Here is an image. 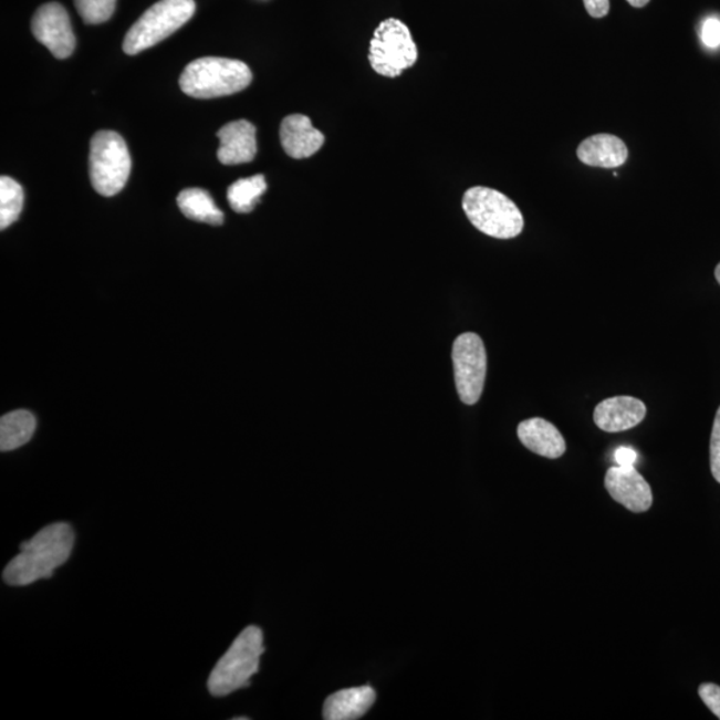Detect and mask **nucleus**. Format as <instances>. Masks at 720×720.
I'll return each mask as SVG.
<instances>
[{
  "mask_svg": "<svg viewBox=\"0 0 720 720\" xmlns=\"http://www.w3.org/2000/svg\"><path fill=\"white\" fill-rule=\"evenodd\" d=\"M74 542V530L69 523L48 525L22 543L21 553L6 566L3 581L10 586H29L51 578L54 570L67 562Z\"/></svg>",
  "mask_w": 720,
  "mask_h": 720,
  "instance_id": "obj_1",
  "label": "nucleus"
},
{
  "mask_svg": "<svg viewBox=\"0 0 720 720\" xmlns=\"http://www.w3.org/2000/svg\"><path fill=\"white\" fill-rule=\"evenodd\" d=\"M251 82L248 64L229 58L206 56L187 64L179 86L192 98L212 100L237 94Z\"/></svg>",
  "mask_w": 720,
  "mask_h": 720,
  "instance_id": "obj_2",
  "label": "nucleus"
},
{
  "mask_svg": "<svg viewBox=\"0 0 720 720\" xmlns=\"http://www.w3.org/2000/svg\"><path fill=\"white\" fill-rule=\"evenodd\" d=\"M264 653L263 633L257 626L244 628L233 644L219 659L209 678V690L213 697H226L244 689L255 676Z\"/></svg>",
  "mask_w": 720,
  "mask_h": 720,
  "instance_id": "obj_3",
  "label": "nucleus"
},
{
  "mask_svg": "<svg viewBox=\"0 0 720 720\" xmlns=\"http://www.w3.org/2000/svg\"><path fill=\"white\" fill-rule=\"evenodd\" d=\"M463 210L476 229L497 239H512L523 231L521 210L509 197L489 187H471L463 197Z\"/></svg>",
  "mask_w": 720,
  "mask_h": 720,
  "instance_id": "obj_4",
  "label": "nucleus"
},
{
  "mask_svg": "<svg viewBox=\"0 0 720 720\" xmlns=\"http://www.w3.org/2000/svg\"><path fill=\"white\" fill-rule=\"evenodd\" d=\"M196 9L194 0H160L132 25L123 42V50L128 55H136L165 41L190 21Z\"/></svg>",
  "mask_w": 720,
  "mask_h": 720,
  "instance_id": "obj_5",
  "label": "nucleus"
},
{
  "mask_svg": "<svg viewBox=\"0 0 720 720\" xmlns=\"http://www.w3.org/2000/svg\"><path fill=\"white\" fill-rule=\"evenodd\" d=\"M132 173V157L118 133L98 132L90 145V179L95 191L114 197L125 188Z\"/></svg>",
  "mask_w": 720,
  "mask_h": 720,
  "instance_id": "obj_6",
  "label": "nucleus"
},
{
  "mask_svg": "<svg viewBox=\"0 0 720 720\" xmlns=\"http://www.w3.org/2000/svg\"><path fill=\"white\" fill-rule=\"evenodd\" d=\"M369 63L375 73L397 77L418 61V48L410 30L399 19L383 21L369 43Z\"/></svg>",
  "mask_w": 720,
  "mask_h": 720,
  "instance_id": "obj_7",
  "label": "nucleus"
},
{
  "mask_svg": "<svg viewBox=\"0 0 720 720\" xmlns=\"http://www.w3.org/2000/svg\"><path fill=\"white\" fill-rule=\"evenodd\" d=\"M452 363L460 400L469 406L478 404L488 375V354L482 338L473 333L459 335L452 346Z\"/></svg>",
  "mask_w": 720,
  "mask_h": 720,
  "instance_id": "obj_8",
  "label": "nucleus"
},
{
  "mask_svg": "<svg viewBox=\"0 0 720 720\" xmlns=\"http://www.w3.org/2000/svg\"><path fill=\"white\" fill-rule=\"evenodd\" d=\"M31 29L36 41L44 44L58 60H66L74 53L75 34L67 11L61 3H45L38 9Z\"/></svg>",
  "mask_w": 720,
  "mask_h": 720,
  "instance_id": "obj_9",
  "label": "nucleus"
},
{
  "mask_svg": "<svg viewBox=\"0 0 720 720\" xmlns=\"http://www.w3.org/2000/svg\"><path fill=\"white\" fill-rule=\"evenodd\" d=\"M605 486L614 501L633 512H645L653 505V491L634 466H615L606 473Z\"/></svg>",
  "mask_w": 720,
  "mask_h": 720,
  "instance_id": "obj_10",
  "label": "nucleus"
},
{
  "mask_svg": "<svg viewBox=\"0 0 720 720\" xmlns=\"http://www.w3.org/2000/svg\"><path fill=\"white\" fill-rule=\"evenodd\" d=\"M220 146L218 159L226 166L250 164L254 160L257 147V128L249 121L227 123L219 129Z\"/></svg>",
  "mask_w": 720,
  "mask_h": 720,
  "instance_id": "obj_11",
  "label": "nucleus"
},
{
  "mask_svg": "<svg viewBox=\"0 0 720 720\" xmlns=\"http://www.w3.org/2000/svg\"><path fill=\"white\" fill-rule=\"evenodd\" d=\"M644 401L622 395L601 401L594 411L595 425L606 432H620L637 427L646 418Z\"/></svg>",
  "mask_w": 720,
  "mask_h": 720,
  "instance_id": "obj_12",
  "label": "nucleus"
},
{
  "mask_svg": "<svg viewBox=\"0 0 720 720\" xmlns=\"http://www.w3.org/2000/svg\"><path fill=\"white\" fill-rule=\"evenodd\" d=\"M281 143L289 157L304 159L321 150L324 135L313 127L309 116L294 114L282 122Z\"/></svg>",
  "mask_w": 720,
  "mask_h": 720,
  "instance_id": "obj_13",
  "label": "nucleus"
},
{
  "mask_svg": "<svg viewBox=\"0 0 720 720\" xmlns=\"http://www.w3.org/2000/svg\"><path fill=\"white\" fill-rule=\"evenodd\" d=\"M518 438L525 449L543 458L557 459L566 452V440L561 431L543 418L523 420L518 426Z\"/></svg>",
  "mask_w": 720,
  "mask_h": 720,
  "instance_id": "obj_14",
  "label": "nucleus"
},
{
  "mask_svg": "<svg viewBox=\"0 0 720 720\" xmlns=\"http://www.w3.org/2000/svg\"><path fill=\"white\" fill-rule=\"evenodd\" d=\"M576 155L586 166L615 168L626 164L628 148L618 136L596 134L581 143Z\"/></svg>",
  "mask_w": 720,
  "mask_h": 720,
  "instance_id": "obj_15",
  "label": "nucleus"
},
{
  "mask_svg": "<svg viewBox=\"0 0 720 720\" xmlns=\"http://www.w3.org/2000/svg\"><path fill=\"white\" fill-rule=\"evenodd\" d=\"M376 693L373 687H353L333 693L323 707V718L326 720H355L372 709Z\"/></svg>",
  "mask_w": 720,
  "mask_h": 720,
  "instance_id": "obj_16",
  "label": "nucleus"
},
{
  "mask_svg": "<svg viewBox=\"0 0 720 720\" xmlns=\"http://www.w3.org/2000/svg\"><path fill=\"white\" fill-rule=\"evenodd\" d=\"M178 206L188 219L212 226L223 223V212L218 209L210 194L202 188H187L181 191L178 196Z\"/></svg>",
  "mask_w": 720,
  "mask_h": 720,
  "instance_id": "obj_17",
  "label": "nucleus"
},
{
  "mask_svg": "<svg viewBox=\"0 0 720 720\" xmlns=\"http://www.w3.org/2000/svg\"><path fill=\"white\" fill-rule=\"evenodd\" d=\"M36 419L25 410L3 415L0 419V450L12 451L30 442L34 436Z\"/></svg>",
  "mask_w": 720,
  "mask_h": 720,
  "instance_id": "obj_18",
  "label": "nucleus"
},
{
  "mask_svg": "<svg viewBox=\"0 0 720 720\" xmlns=\"http://www.w3.org/2000/svg\"><path fill=\"white\" fill-rule=\"evenodd\" d=\"M265 190H268V184H265L263 175L259 174L232 184L227 191V199H229L233 211L248 213L255 209Z\"/></svg>",
  "mask_w": 720,
  "mask_h": 720,
  "instance_id": "obj_19",
  "label": "nucleus"
},
{
  "mask_svg": "<svg viewBox=\"0 0 720 720\" xmlns=\"http://www.w3.org/2000/svg\"><path fill=\"white\" fill-rule=\"evenodd\" d=\"M24 192L17 180L0 178V229L6 230L15 223L23 210Z\"/></svg>",
  "mask_w": 720,
  "mask_h": 720,
  "instance_id": "obj_20",
  "label": "nucleus"
},
{
  "mask_svg": "<svg viewBox=\"0 0 720 720\" xmlns=\"http://www.w3.org/2000/svg\"><path fill=\"white\" fill-rule=\"evenodd\" d=\"M116 0H75V8L86 24L108 21L115 11Z\"/></svg>",
  "mask_w": 720,
  "mask_h": 720,
  "instance_id": "obj_21",
  "label": "nucleus"
},
{
  "mask_svg": "<svg viewBox=\"0 0 720 720\" xmlns=\"http://www.w3.org/2000/svg\"><path fill=\"white\" fill-rule=\"evenodd\" d=\"M710 462L712 477L720 483V407L718 408L712 426Z\"/></svg>",
  "mask_w": 720,
  "mask_h": 720,
  "instance_id": "obj_22",
  "label": "nucleus"
},
{
  "mask_svg": "<svg viewBox=\"0 0 720 720\" xmlns=\"http://www.w3.org/2000/svg\"><path fill=\"white\" fill-rule=\"evenodd\" d=\"M699 697L709 707L713 716L720 719V687L713 684L700 685Z\"/></svg>",
  "mask_w": 720,
  "mask_h": 720,
  "instance_id": "obj_23",
  "label": "nucleus"
},
{
  "mask_svg": "<svg viewBox=\"0 0 720 720\" xmlns=\"http://www.w3.org/2000/svg\"><path fill=\"white\" fill-rule=\"evenodd\" d=\"M702 42L709 49L720 45V21L717 18L706 19L702 25Z\"/></svg>",
  "mask_w": 720,
  "mask_h": 720,
  "instance_id": "obj_24",
  "label": "nucleus"
},
{
  "mask_svg": "<svg viewBox=\"0 0 720 720\" xmlns=\"http://www.w3.org/2000/svg\"><path fill=\"white\" fill-rule=\"evenodd\" d=\"M589 17L601 19L608 15L609 0H583Z\"/></svg>",
  "mask_w": 720,
  "mask_h": 720,
  "instance_id": "obj_25",
  "label": "nucleus"
},
{
  "mask_svg": "<svg viewBox=\"0 0 720 720\" xmlns=\"http://www.w3.org/2000/svg\"><path fill=\"white\" fill-rule=\"evenodd\" d=\"M615 462L618 466H634L638 460V452L630 447H620L615 451Z\"/></svg>",
  "mask_w": 720,
  "mask_h": 720,
  "instance_id": "obj_26",
  "label": "nucleus"
},
{
  "mask_svg": "<svg viewBox=\"0 0 720 720\" xmlns=\"http://www.w3.org/2000/svg\"><path fill=\"white\" fill-rule=\"evenodd\" d=\"M628 4H632L633 8L635 9H641L645 8L648 3H650V0H627Z\"/></svg>",
  "mask_w": 720,
  "mask_h": 720,
  "instance_id": "obj_27",
  "label": "nucleus"
},
{
  "mask_svg": "<svg viewBox=\"0 0 720 720\" xmlns=\"http://www.w3.org/2000/svg\"><path fill=\"white\" fill-rule=\"evenodd\" d=\"M716 278H717L718 283L720 284V263L717 265V269H716Z\"/></svg>",
  "mask_w": 720,
  "mask_h": 720,
  "instance_id": "obj_28",
  "label": "nucleus"
}]
</instances>
